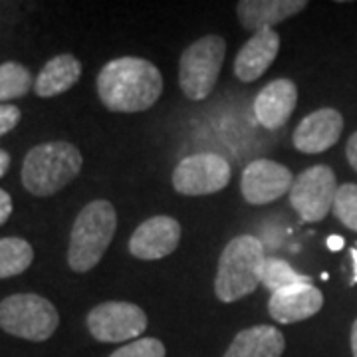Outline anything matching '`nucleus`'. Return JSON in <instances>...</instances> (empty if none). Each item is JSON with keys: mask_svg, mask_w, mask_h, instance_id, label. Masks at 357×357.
I'll return each mask as SVG.
<instances>
[{"mask_svg": "<svg viewBox=\"0 0 357 357\" xmlns=\"http://www.w3.org/2000/svg\"><path fill=\"white\" fill-rule=\"evenodd\" d=\"M306 6V0H243L236 4V16L243 28L256 34L274 30V26L300 14Z\"/></svg>", "mask_w": 357, "mask_h": 357, "instance_id": "obj_16", "label": "nucleus"}, {"mask_svg": "<svg viewBox=\"0 0 357 357\" xmlns=\"http://www.w3.org/2000/svg\"><path fill=\"white\" fill-rule=\"evenodd\" d=\"M20 109L13 105V103H2L0 105V137L2 135H6V133H10L16 126H18V121H20Z\"/></svg>", "mask_w": 357, "mask_h": 357, "instance_id": "obj_24", "label": "nucleus"}, {"mask_svg": "<svg viewBox=\"0 0 357 357\" xmlns=\"http://www.w3.org/2000/svg\"><path fill=\"white\" fill-rule=\"evenodd\" d=\"M260 284H264L270 292H280L294 284H312V278L298 274L288 262L280 258H266L260 270Z\"/></svg>", "mask_w": 357, "mask_h": 357, "instance_id": "obj_21", "label": "nucleus"}, {"mask_svg": "<svg viewBox=\"0 0 357 357\" xmlns=\"http://www.w3.org/2000/svg\"><path fill=\"white\" fill-rule=\"evenodd\" d=\"M34 260L32 244L18 236L0 238V280L26 272Z\"/></svg>", "mask_w": 357, "mask_h": 357, "instance_id": "obj_19", "label": "nucleus"}, {"mask_svg": "<svg viewBox=\"0 0 357 357\" xmlns=\"http://www.w3.org/2000/svg\"><path fill=\"white\" fill-rule=\"evenodd\" d=\"M344 131V117L333 107H321L306 115L294 129V147L302 153H324L340 141Z\"/></svg>", "mask_w": 357, "mask_h": 357, "instance_id": "obj_12", "label": "nucleus"}, {"mask_svg": "<svg viewBox=\"0 0 357 357\" xmlns=\"http://www.w3.org/2000/svg\"><path fill=\"white\" fill-rule=\"evenodd\" d=\"M82 76V64L72 54H58L42 66L34 79V91L38 98H56L76 86Z\"/></svg>", "mask_w": 357, "mask_h": 357, "instance_id": "obj_18", "label": "nucleus"}, {"mask_svg": "<svg viewBox=\"0 0 357 357\" xmlns=\"http://www.w3.org/2000/svg\"><path fill=\"white\" fill-rule=\"evenodd\" d=\"M102 103L115 114L151 109L163 93V76L149 60L123 56L103 66L96 79Z\"/></svg>", "mask_w": 357, "mask_h": 357, "instance_id": "obj_1", "label": "nucleus"}, {"mask_svg": "<svg viewBox=\"0 0 357 357\" xmlns=\"http://www.w3.org/2000/svg\"><path fill=\"white\" fill-rule=\"evenodd\" d=\"M349 342H351V354L354 357H357V319L351 326V335H349Z\"/></svg>", "mask_w": 357, "mask_h": 357, "instance_id": "obj_28", "label": "nucleus"}, {"mask_svg": "<svg viewBox=\"0 0 357 357\" xmlns=\"http://www.w3.org/2000/svg\"><path fill=\"white\" fill-rule=\"evenodd\" d=\"M266 256L260 241L252 234L232 238L218 258L215 294L220 302L232 304L252 294L260 284V270Z\"/></svg>", "mask_w": 357, "mask_h": 357, "instance_id": "obj_4", "label": "nucleus"}, {"mask_svg": "<svg viewBox=\"0 0 357 357\" xmlns=\"http://www.w3.org/2000/svg\"><path fill=\"white\" fill-rule=\"evenodd\" d=\"M34 88L32 74L20 62H4L0 64V105L24 98Z\"/></svg>", "mask_w": 357, "mask_h": 357, "instance_id": "obj_20", "label": "nucleus"}, {"mask_svg": "<svg viewBox=\"0 0 357 357\" xmlns=\"http://www.w3.org/2000/svg\"><path fill=\"white\" fill-rule=\"evenodd\" d=\"M337 189L332 167L314 165L294 178L290 204L304 222H319L333 211Z\"/></svg>", "mask_w": 357, "mask_h": 357, "instance_id": "obj_7", "label": "nucleus"}, {"mask_svg": "<svg viewBox=\"0 0 357 357\" xmlns=\"http://www.w3.org/2000/svg\"><path fill=\"white\" fill-rule=\"evenodd\" d=\"M181 243V225L177 218L159 217L147 218L135 229L129 238V252L139 260H161L173 255Z\"/></svg>", "mask_w": 357, "mask_h": 357, "instance_id": "obj_11", "label": "nucleus"}, {"mask_svg": "<svg viewBox=\"0 0 357 357\" xmlns=\"http://www.w3.org/2000/svg\"><path fill=\"white\" fill-rule=\"evenodd\" d=\"M8 167H10V153L4 151V149H0V178L6 175Z\"/></svg>", "mask_w": 357, "mask_h": 357, "instance_id": "obj_27", "label": "nucleus"}, {"mask_svg": "<svg viewBox=\"0 0 357 357\" xmlns=\"http://www.w3.org/2000/svg\"><path fill=\"white\" fill-rule=\"evenodd\" d=\"M298 105V88L292 79L278 77L258 91L255 100V115L262 128L280 129Z\"/></svg>", "mask_w": 357, "mask_h": 357, "instance_id": "obj_14", "label": "nucleus"}, {"mask_svg": "<svg viewBox=\"0 0 357 357\" xmlns=\"http://www.w3.org/2000/svg\"><path fill=\"white\" fill-rule=\"evenodd\" d=\"M230 175V165L220 155H189L173 171V189L185 197L213 195L229 185Z\"/></svg>", "mask_w": 357, "mask_h": 357, "instance_id": "obj_9", "label": "nucleus"}, {"mask_svg": "<svg viewBox=\"0 0 357 357\" xmlns=\"http://www.w3.org/2000/svg\"><path fill=\"white\" fill-rule=\"evenodd\" d=\"M294 177L288 167L270 159H256L244 169L241 192L250 204H268L278 201L292 189Z\"/></svg>", "mask_w": 357, "mask_h": 357, "instance_id": "obj_10", "label": "nucleus"}, {"mask_svg": "<svg viewBox=\"0 0 357 357\" xmlns=\"http://www.w3.org/2000/svg\"><path fill=\"white\" fill-rule=\"evenodd\" d=\"M324 306V294L314 284H294L268 300V314L278 324H296L316 316Z\"/></svg>", "mask_w": 357, "mask_h": 357, "instance_id": "obj_13", "label": "nucleus"}, {"mask_svg": "<svg viewBox=\"0 0 357 357\" xmlns=\"http://www.w3.org/2000/svg\"><path fill=\"white\" fill-rule=\"evenodd\" d=\"M342 243H344V241H342V238H330V241H328V244H330V248H332V250H337V248H342Z\"/></svg>", "mask_w": 357, "mask_h": 357, "instance_id": "obj_29", "label": "nucleus"}, {"mask_svg": "<svg viewBox=\"0 0 357 357\" xmlns=\"http://www.w3.org/2000/svg\"><path fill=\"white\" fill-rule=\"evenodd\" d=\"M109 357H165V345L155 337H139L119 347Z\"/></svg>", "mask_w": 357, "mask_h": 357, "instance_id": "obj_23", "label": "nucleus"}, {"mask_svg": "<svg viewBox=\"0 0 357 357\" xmlns=\"http://www.w3.org/2000/svg\"><path fill=\"white\" fill-rule=\"evenodd\" d=\"M13 215V197L4 189H0V227Z\"/></svg>", "mask_w": 357, "mask_h": 357, "instance_id": "obj_25", "label": "nucleus"}, {"mask_svg": "<svg viewBox=\"0 0 357 357\" xmlns=\"http://www.w3.org/2000/svg\"><path fill=\"white\" fill-rule=\"evenodd\" d=\"M117 229V213L109 201H91L74 220L70 232L68 264L74 272H89L100 264Z\"/></svg>", "mask_w": 357, "mask_h": 357, "instance_id": "obj_3", "label": "nucleus"}, {"mask_svg": "<svg viewBox=\"0 0 357 357\" xmlns=\"http://www.w3.org/2000/svg\"><path fill=\"white\" fill-rule=\"evenodd\" d=\"M88 330L102 344L135 342L147 330V314L131 302H103L88 314Z\"/></svg>", "mask_w": 357, "mask_h": 357, "instance_id": "obj_8", "label": "nucleus"}, {"mask_svg": "<svg viewBox=\"0 0 357 357\" xmlns=\"http://www.w3.org/2000/svg\"><path fill=\"white\" fill-rule=\"evenodd\" d=\"M60 326V314L38 294H13L0 302V328L14 337L46 342Z\"/></svg>", "mask_w": 357, "mask_h": 357, "instance_id": "obj_6", "label": "nucleus"}, {"mask_svg": "<svg viewBox=\"0 0 357 357\" xmlns=\"http://www.w3.org/2000/svg\"><path fill=\"white\" fill-rule=\"evenodd\" d=\"M84 157L68 141H50L32 147L22 161V185L34 197H52L79 175Z\"/></svg>", "mask_w": 357, "mask_h": 357, "instance_id": "obj_2", "label": "nucleus"}, {"mask_svg": "<svg viewBox=\"0 0 357 357\" xmlns=\"http://www.w3.org/2000/svg\"><path fill=\"white\" fill-rule=\"evenodd\" d=\"M345 155H347V161L349 165L354 167L357 171V131L347 139V145H345Z\"/></svg>", "mask_w": 357, "mask_h": 357, "instance_id": "obj_26", "label": "nucleus"}, {"mask_svg": "<svg viewBox=\"0 0 357 357\" xmlns=\"http://www.w3.org/2000/svg\"><path fill=\"white\" fill-rule=\"evenodd\" d=\"M280 50V34L276 30H262L246 40L234 58V76L241 82H256L274 64Z\"/></svg>", "mask_w": 357, "mask_h": 357, "instance_id": "obj_15", "label": "nucleus"}, {"mask_svg": "<svg viewBox=\"0 0 357 357\" xmlns=\"http://www.w3.org/2000/svg\"><path fill=\"white\" fill-rule=\"evenodd\" d=\"M284 347V333L278 328L260 324L236 333L225 357H280Z\"/></svg>", "mask_w": 357, "mask_h": 357, "instance_id": "obj_17", "label": "nucleus"}, {"mask_svg": "<svg viewBox=\"0 0 357 357\" xmlns=\"http://www.w3.org/2000/svg\"><path fill=\"white\" fill-rule=\"evenodd\" d=\"M227 58V42L217 34L195 40L178 60V86L192 100H206L217 86Z\"/></svg>", "mask_w": 357, "mask_h": 357, "instance_id": "obj_5", "label": "nucleus"}, {"mask_svg": "<svg viewBox=\"0 0 357 357\" xmlns=\"http://www.w3.org/2000/svg\"><path fill=\"white\" fill-rule=\"evenodd\" d=\"M333 215L349 230L357 232V185L345 183L337 189L333 201Z\"/></svg>", "mask_w": 357, "mask_h": 357, "instance_id": "obj_22", "label": "nucleus"}]
</instances>
